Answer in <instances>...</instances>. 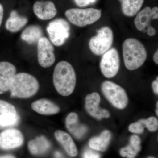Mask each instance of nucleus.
<instances>
[{"label": "nucleus", "mask_w": 158, "mask_h": 158, "mask_svg": "<svg viewBox=\"0 0 158 158\" xmlns=\"http://www.w3.org/2000/svg\"><path fill=\"white\" fill-rule=\"evenodd\" d=\"M27 22V17L20 16L16 11H13L6 21V28L9 32L15 33L22 29Z\"/></svg>", "instance_id": "19"}, {"label": "nucleus", "mask_w": 158, "mask_h": 158, "mask_svg": "<svg viewBox=\"0 0 158 158\" xmlns=\"http://www.w3.org/2000/svg\"><path fill=\"white\" fill-rule=\"evenodd\" d=\"M148 158H154V157H148Z\"/></svg>", "instance_id": "37"}, {"label": "nucleus", "mask_w": 158, "mask_h": 158, "mask_svg": "<svg viewBox=\"0 0 158 158\" xmlns=\"http://www.w3.org/2000/svg\"><path fill=\"white\" fill-rule=\"evenodd\" d=\"M76 75L69 62L62 61L58 62L54 69L53 82L59 94L68 96L73 92L76 85Z\"/></svg>", "instance_id": "1"}, {"label": "nucleus", "mask_w": 158, "mask_h": 158, "mask_svg": "<svg viewBox=\"0 0 158 158\" xmlns=\"http://www.w3.org/2000/svg\"><path fill=\"white\" fill-rule=\"evenodd\" d=\"M156 114L157 116H158V109H157V110H156Z\"/></svg>", "instance_id": "36"}, {"label": "nucleus", "mask_w": 158, "mask_h": 158, "mask_svg": "<svg viewBox=\"0 0 158 158\" xmlns=\"http://www.w3.org/2000/svg\"><path fill=\"white\" fill-rule=\"evenodd\" d=\"M120 59L116 48L109 49L103 55L100 68L102 73L106 77L111 78L115 76L119 70Z\"/></svg>", "instance_id": "8"}, {"label": "nucleus", "mask_w": 158, "mask_h": 158, "mask_svg": "<svg viewBox=\"0 0 158 158\" xmlns=\"http://www.w3.org/2000/svg\"><path fill=\"white\" fill-rule=\"evenodd\" d=\"M144 127H145L143 119L132 123L129 127V131L131 133L141 134L143 133Z\"/></svg>", "instance_id": "26"}, {"label": "nucleus", "mask_w": 158, "mask_h": 158, "mask_svg": "<svg viewBox=\"0 0 158 158\" xmlns=\"http://www.w3.org/2000/svg\"><path fill=\"white\" fill-rule=\"evenodd\" d=\"M31 107L36 113L43 115H54L60 111V108L57 105L46 99L35 101L31 104Z\"/></svg>", "instance_id": "16"}, {"label": "nucleus", "mask_w": 158, "mask_h": 158, "mask_svg": "<svg viewBox=\"0 0 158 158\" xmlns=\"http://www.w3.org/2000/svg\"><path fill=\"white\" fill-rule=\"evenodd\" d=\"M153 59L154 62H155L156 64L157 65L158 64V50H157V51H156V52L155 53V54H154L153 57Z\"/></svg>", "instance_id": "33"}, {"label": "nucleus", "mask_w": 158, "mask_h": 158, "mask_svg": "<svg viewBox=\"0 0 158 158\" xmlns=\"http://www.w3.org/2000/svg\"><path fill=\"white\" fill-rule=\"evenodd\" d=\"M102 90L105 97L115 107L120 110L127 106V94L122 87L110 81H105L102 85Z\"/></svg>", "instance_id": "5"}, {"label": "nucleus", "mask_w": 158, "mask_h": 158, "mask_svg": "<svg viewBox=\"0 0 158 158\" xmlns=\"http://www.w3.org/2000/svg\"><path fill=\"white\" fill-rule=\"evenodd\" d=\"M111 138V133L108 130L103 131L99 136L90 139L89 146L91 149L104 152L107 149Z\"/></svg>", "instance_id": "20"}, {"label": "nucleus", "mask_w": 158, "mask_h": 158, "mask_svg": "<svg viewBox=\"0 0 158 158\" xmlns=\"http://www.w3.org/2000/svg\"><path fill=\"white\" fill-rule=\"evenodd\" d=\"M145 127L148 131L153 132L157 131L158 128V121L157 118L155 117H150L147 119H143Z\"/></svg>", "instance_id": "27"}, {"label": "nucleus", "mask_w": 158, "mask_h": 158, "mask_svg": "<svg viewBox=\"0 0 158 158\" xmlns=\"http://www.w3.org/2000/svg\"><path fill=\"white\" fill-rule=\"evenodd\" d=\"M43 32L41 28L38 25H31L26 28L21 35L22 40L30 44L37 43L43 37Z\"/></svg>", "instance_id": "21"}, {"label": "nucleus", "mask_w": 158, "mask_h": 158, "mask_svg": "<svg viewBox=\"0 0 158 158\" xmlns=\"http://www.w3.org/2000/svg\"><path fill=\"white\" fill-rule=\"evenodd\" d=\"M0 115L18 116L16 109L13 105L2 100H0Z\"/></svg>", "instance_id": "24"}, {"label": "nucleus", "mask_w": 158, "mask_h": 158, "mask_svg": "<svg viewBox=\"0 0 158 158\" xmlns=\"http://www.w3.org/2000/svg\"><path fill=\"white\" fill-rule=\"evenodd\" d=\"M16 72V68L12 63L0 62V93L9 90Z\"/></svg>", "instance_id": "12"}, {"label": "nucleus", "mask_w": 158, "mask_h": 158, "mask_svg": "<svg viewBox=\"0 0 158 158\" xmlns=\"http://www.w3.org/2000/svg\"><path fill=\"white\" fill-rule=\"evenodd\" d=\"M121 3L122 11L126 16L131 17L138 13L143 6L144 0H118Z\"/></svg>", "instance_id": "23"}, {"label": "nucleus", "mask_w": 158, "mask_h": 158, "mask_svg": "<svg viewBox=\"0 0 158 158\" xmlns=\"http://www.w3.org/2000/svg\"><path fill=\"white\" fill-rule=\"evenodd\" d=\"M70 29V26L66 20L57 19L49 23L47 31L52 43L56 46H60L69 37Z\"/></svg>", "instance_id": "7"}, {"label": "nucleus", "mask_w": 158, "mask_h": 158, "mask_svg": "<svg viewBox=\"0 0 158 158\" xmlns=\"http://www.w3.org/2000/svg\"><path fill=\"white\" fill-rule=\"evenodd\" d=\"M101 101L99 94L93 92L88 94L85 98V109L88 114L98 120L110 117V113L107 110L99 107Z\"/></svg>", "instance_id": "11"}, {"label": "nucleus", "mask_w": 158, "mask_h": 158, "mask_svg": "<svg viewBox=\"0 0 158 158\" xmlns=\"http://www.w3.org/2000/svg\"><path fill=\"white\" fill-rule=\"evenodd\" d=\"M152 87L154 92L156 94H158V78L152 82Z\"/></svg>", "instance_id": "31"}, {"label": "nucleus", "mask_w": 158, "mask_h": 158, "mask_svg": "<svg viewBox=\"0 0 158 158\" xmlns=\"http://www.w3.org/2000/svg\"><path fill=\"white\" fill-rule=\"evenodd\" d=\"M114 39L112 29L104 27L97 31V34L89 40V47L94 55L101 56L107 52L112 46Z\"/></svg>", "instance_id": "6"}, {"label": "nucleus", "mask_w": 158, "mask_h": 158, "mask_svg": "<svg viewBox=\"0 0 158 158\" xmlns=\"http://www.w3.org/2000/svg\"><path fill=\"white\" fill-rule=\"evenodd\" d=\"M65 125L69 132L77 139H81L87 132V127L79 122L77 113H71L65 119Z\"/></svg>", "instance_id": "15"}, {"label": "nucleus", "mask_w": 158, "mask_h": 158, "mask_svg": "<svg viewBox=\"0 0 158 158\" xmlns=\"http://www.w3.org/2000/svg\"><path fill=\"white\" fill-rule=\"evenodd\" d=\"M158 18V7H155L151 9L150 7H146L138 13L134 22L137 30L143 31L148 26L150 25L151 20Z\"/></svg>", "instance_id": "13"}, {"label": "nucleus", "mask_w": 158, "mask_h": 158, "mask_svg": "<svg viewBox=\"0 0 158 158\" xmlns=\"http://www.w3.org/2000/svg\"><path fill=\"white\" fill-rule=\"evenodd\" d=\"M55 136L69 155L73 157L76 156L78 153L77 149L69 134L64 131L57 130L55 132Z\"/></svg>", "instance_id": "17"}, {"label": "nucleus", "mask_w": 158, "mask_h": 158, "mask_svg": "<svg viewBox=\"0 0 158 158\" xmlns=\"http://www.w3.org/2000/svg\"><path fill=\"white\" fill-rule=\"evenodd\" d=\"M28 148L30 152L34 155L44 154L48 151L51 147V144L47 138L44 136L36 137L29 142Z\"/></svg>", "instance_id": "18"}, {"label": "nucleus", "mask_w": 158, "mask_h": 158, "mask_svg": "<svg viewBox=\"0 0 158 158\" xmlns=\"http://www.w3.org/2000/svg\"><path fill=\"white\" fill-rule=\"evenodd\" d=\"M0 158H15L13 156L11 155H5L0 156Z\"/></svg>", "instance_id": "35"}, {"label": "nucleus", "mask_w": 158, "mask_h": 158, "mask_svg": "<svg viewBox=\"0 0 158 158\" xmlns=\"http://www.w3.org/2000/svg\"><path fill=\"white\" fill-rule=\"evenodd\" d=\"M95 0H74L77 5L80 7H84L89 5L90 3H93Z\"/></svg>", "instance_id": "29"}, {"label": "nucleus", "mask_w": 158, "mask_h": 158, "mask_svg": "<svg viewBox=\"0 0 158 158\" xmlns=\"http://www.w3.org/2000/svg\"><path fill=\"white\" fill-rule=\"evenodd\" d=\"M22 133L15 129L6 130L0 134V148L4 150L14 149L23 143Z\"/></svg>", "instance_id": "10"}, {"label": "nucleus", "mask_w": 158, "mask_h": 158, "mask_svg": "<svg viewBox=\"0 0 158 158\" xmlns=\"http://www.w3.org/2000/svg\"><path fill=\"white\" fill-rule=\"evenodd\" d=\"M19 121L18 116L0 115V126H10L16 124Z\"/></svg>", "instance_id": "25"}, {"label": "nucleus", "mask_w": 158, "mask_h": 158, "mask_svg": "<svg viewBox=\"0 0 158 158\" xmlns=\"http://www.w3.org/2000/svg\"><path fill=\"white\" fill-rule=\"evenodd\" d=\"M3 15H4V8L2 5L0 4V27L2 22Z\"/></svg>", "instance_id": "32"}, {"label": "nucleus", "mask_w": 158, "mask_h": 158, "mask_svg": "<svg viewBox=\"0 0 158 158\" xmlns=\"http://www.w3.org/2000/svg\"><path fill=\"white\" fill-rule=\"evenodd\" d=\"M55 157L56 158H62V154L59 152H56L55 154Z\"/></svg>", "instance_id": "34"}, {"label": "nucleus", "mask_w": 158, "mask_h": 158, "mask_svg": "<svg viewBox=\"0 0 158 158\" xmlns=\"http://www.w3.org/2000/svg\"><path fill=\"white\" fill-rule=\"evenodd\" d=\"M39 88V82L35 77L30 74L20 73L14 77L9 90L11 97L25 98L34 96Z\"/></svg>", "instance_id": "3"}, {"label": "nucleus", "mask_w": 158, "mask_h": 158, "mask_svg": "<svg viewBox=\"0 0 158 158\" xmlns=\"http://www.w3.org/2000/svg\"><path fill=\"white\" fill-rule=\"evenodd\" d=\"M122 51L124 65L129 70L140 68L147 59V51L144 44L135 38L126 40L123 44Z\"/></svg>", "instance_id": "2"}, {"label": "nucleus", "mask_w": 158, "mask_h": 158, "mask_svg": "<svg viewBox=\"0 0 158 158\" xmlns=\"http://www.w3.org/2000/svg\"><path fill=\"white\" fill-rule=\"evenodd\" d=\"M37 44L39 65L43 68L50 67L56 61L53 46L47 38L44 37L40 39Z\"/></svg>", "instance_id": "9"}, {"label": "nucleus", "mask_w": 158, "mask_h": 158, "mask_svg": "<svg viewBox=\"0 0 158 158\" xmlns=\"http://www.w3.org/2000/svg\"><path fill=\"white\" fill-rule=\"evenodd\" d=\"M65 15L70 23L79 27L92 24L98 20L102 15L99 10L93 8L69 9L66 10Z\"/></svg>", "instance_id": "4"}, {"label": "nucleus", "mask_w": 158, "mask_h": 158, "mask_svg": "<svg viewBox=\"0 0 158 158\" xmlns=\"http://www.w3.org/2000/svg\"><path fill=\"white\" fill-rule=\"evenodd\" d=\"M33 10L38 18L43 20L50 19L57 14V9L51 1H37L34 3Z\"/></svg>", "instance_id": "14"}, {"label": "nucleus", "mask_w": 158, "mask_h": 158, "mask_svg": "<svg viewBox=\"0 0 158 158\" xmlns=\"http://www.w3.org/2000/svg\"><path fill=\"white\" fill-rule=\"evenodd\" d=\"M141 149V140L138 136L133 135L130 138V144L120 150L122 156L127 158H135Z\"/></svg>", "instance_id": "22"}, {"label": "nucleus", "mask_w": 158, "mask_h": 158, "mask_svg": "<svg viewBox=\"0 0 158 158\" xmlns=\"http://www.w3.org/2000/svg\"><path fill=\"white\" fill-rule=\"evenodd\" d=\"M101 156L98 152L92 150L87 149L85 150L82 155L83 158H100Z\"/></svg>", "instance_id": "28"}, {"label": "nucleus", "mask_w": 158, "mask_h": 158, "mask_svg": "<svg viewBox=\"0 0 158 158\" xmlns=\"http://www.w3.org/2000/svg\"><path fill=\"white\" fill-rule=\"evenodd\" d=\"M147 30L146 31L147 32L148 35L150 37H152L155 35L156 33V31L155 29L151 25H149L148 26Z\"/></svg>", "instance_id": "30"}]
</instances>
